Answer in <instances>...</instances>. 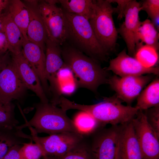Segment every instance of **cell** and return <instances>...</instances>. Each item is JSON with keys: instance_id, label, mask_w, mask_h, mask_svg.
Returning <instances> with one entry per match:
<instances>
[{"instance_id": "cell-1", "label": "cell", "mask_w": 159, "mask_h": 159, "mask_svg": "<svg viewBox=\"0 0 159 159\" xmlns=\"http://www.w3.org/2000/svg\"><path fill=\"white\" fill-rule=\"evenodd\" d=\"M64 64L78 80L77 85L96 92L101 85L107 83L109 77L99 62L65 42L62 45Z\"/></svg>"}, {"instance_id": "cell-2", "label": "cell", "mask_w": 159, "mask_h": 159, "mask_svg": "<svg viewBox=\"0 0 159 159\" xmlns=\"http://www.w3.org/2000/svg\"><path fill=\"white\" fill-rule=\"evenodd\" d=\"M63 11L65 42L99 62L106 61L109 54L97 40L89 21L63 9Z\"/></svg>"}, {"instance_id": "cell-3", "label": "cell", "mask_w": 159, "mask_h": 159, "mask_svg": "<svg viewBox=\"0 0 159 159\" xmlns=\"http://www.w3.org/2000/svg\"><path fill=\"white\" fill-rule=\"evenodd\" d=\"M116 95L105 97L97 103L85 105L69 101L68 110H77L91 115L102 127L108 124L111 125H124L132 121L139 110L136 107L124 105Z\"/></svg>"}, {"instance_id": "cell-4", "label": "cell", "mask_w": 159, "mask_h": 159, "mask_svg": "<svg viewBox=\"0 0 159 159\" xmlns=\"http://www.w3.org/2000/svg\"><path fill=\"white\" fill-rule=\"evenodd\" d=\"M36 112L32 119L23 127L32 126L33 131L49 135L63 132L78 133L72 120L67 115L66 111L51 103L40 102L35 105Z\"/></svg>"}, {"instance_id": "cell-5", "label": "cell", "mask_w": 159, "mask_h": 159, "mask_svg": "<svg viewBox=\"0 0 159 159\" xmlns=\"http://www.w3.org/2000/svg\"><path fill=\"white\" fill-rule=\"evenodd\" d=\"M94 10L89 21L99 43L109 55L115 51L118 32L112 14L117 12L109 0H93Z\"/></svg>"}, {"instance_id": "cell-6", "label": "cell", "mask_w": 159, "mask_h": 159, "mask_svg": "<svg viewBox=\"0 0 159 159\" xmlns=\"http://www.w3.org/2000/svg\"><path fill=\"white\" fill-rule=\"evenodd\" d=\"M57 3L58 0L39 1V6L48 37L62 46L66 42L64 17Z\"/></svg>"}, {"instance_id": "cell-7", "label": "cell", "mask_w": 159, "mask_h": 159, "mask_svg": "<svg viewBox=\"0 0 159 159\" xmlns=\"http://www.w3.org/2000/svg\"><path fill=\"white\" fill-rule=\"evenodd\" d=\"M153 74L120 77L115 74L109 77L107 83L117 97L127 105H131L142 89L153 78Z\"/></svg>"}, {"instance_id": "cell-8", "label": "cell", "mask_w": 159, "mask_h": 159, "mask_svg": "<svg viewBox=\"0 0 159 159\" xmlns=\"http://www.w3.org/2000/svg\"><path fill=\"white\" fill-rule=\"evenodd\" d=\"M32 140L38 143L45 156L59 157L68 152L83 138L84 135L73 132H63L39 137L32 134Z\"/></svg>"}, {"instance_id": "cell-9", "label": "cell", "mask_w": 159, "mask_h": 159, "mask_svg": "<svg viewBox=\"0 0 159 159\" xmlns=\"http://www.w3.org/2000/svg\"><path fill=\"white\" fill-rule=\"evenodd\" d=\"M122 125L101 127L88 135L97 159H117V143Z\"/></svg>"}, {"instance_id": "cell-10", "label": "cell", "mask_w": 159, "mask_h": 159, "mask_svg": "<svg viewBox=\"0 0 159 159\" xmlns=\"http://www.w3.org/2000/svg\"><path fill=\"white\" fill-rule=\"evenodd\" d=\"M132 122L143 159H159V137L147 122L143 111L139 110Z\"/></svg>"}, {"instance_id": "cell-11", "label": "cell", "mask_w": 159, "mask_h": 159, "mask_svg": "<svg viewBox=\"0 0 159 159\" xmlns=\"http://www.w3.org/2000/svg\"><path fill=\"white\" fill-rule=\"evenodd\" d=\"M141 11L140 3L129 0L123 11L124 21L117 29L126 45L128 54L134 57L135 52V35L141 21L139 14Z\"/></svg>"}, {"instance_id": "cell-12", "label": "cell", "mask_w": 159, "mask_h": 159, "mask_svg": "<svg viewBox=\"0 0 159 159\" xmlns=\"http://www.w3.org/2000/svg\"><path fill=\"white\" fill-rule=\"evenodd\" d=\"M105 68L107 71H111L120 77L145 74L158 75L159 73L158 67L150 68L144 67L135 57L127 54L125 49L116 57L111 59L109 66Z\"/></svg>"}, {"instance_id": "cell-13", "label": "cell", "mask_w": 159, "mask_h": 159, "mask_svg": "<svg viewBox=\"0 0 159 159\" xmlns=\"http://www.w3.org/2000/svg\"><path fill=\"white\" fill-rule=\"evenodd\" d=\"M26 89L12 62L7 63L0 71V101L8 103L19 99Z\"/></svg>"}, {"instance_id": "cell-14", "label": "cell", "mask_w": 159, "mask_h": 159, "mask_svg": "<svg viewBox=\"0 0 159 159\" xmlns=\"http://www.w3.org/2000/svg\"><path fill=\"white\" fill-rule=\"evenodd\" d=\"M45 77L49 82L50 90L55 92L59 90L60 87L58 72L64 65L62 46L48 38L45 44Z\"/></svg>"}, {"instance_id": "cell-15", "label": "cell", "mask_w": 159, "mask_h": 159, "mask_svg": "<svg viewBox=\"0 0 159 159\" xmlns=\"http://www.w3.org/2000/svg\"><path fill=\"white\" fill-rule=\"evenodd\" d=\"M12 63L27 89L34 92L39 98L40 102H49L38 76L22 52L17 54H12Z\"/></svg>"}, {"instance_id": "cell-16", "label": "cell", "mask_w": 159, "mask_h": 159, "mask_svg": "<svg viewBox=\"0 0 159 159\" xmlns=\"http://www.w3.org/2000/svg\"><path fill=\"white\" fill-rule=\"evenodd\" d=\"M39 1L25 0L29 21L27 34L28 39L39 46L44 51L48 36L39 6Z\"/></svg>"}, {"instance_id": "cell-17", "label": "cell", "mask_w": 159, "mask_h": 159, "mask_svg": "<svg viewBox=\"0 0 159 159\" xmlns=\"http://www.w3.org/2000/svg\"><path fill=\"white\" fill-rule=\"evenodd\" d=\"M117 157V159H143L132 121L122 125L118 141Z\"/></svg>"}, {"instance_id": "cell-18", "label": "cell", "mask_w": 159, "mask_h": 159, "mask_svg": "<svg viewBox=\"0 0 159 159\" xmlns=\"http://www.w3.org/2000/svg\"><path fill=\"white\" fill-rule=\"evenodd\" d=\"M21 52L38 76L47 96L50 95L49 84L45 75V54L44 51L36 44L24 39Z\"/></svg>"}, {"instance_id": "cell-19", "label": "cell", "mask_w": 159, "mask_h": 159, "mask_svg": "<svg viewBox=\"0 0 159 159\" xmlns=\"http://www.w3.org/2000/svg\"><path fill=\"white\" fill-rule=\"evenodd\" d=\"M1 30L5 34L8 44V50L12 54L21 51L24 38L18 27L7 11L0 17Z\"/></svg>"}, {"instance_id": "cell-20", "label": "cell", "mask_w": 159, "mask_h": 159, "mask_svg": "<svg viewBox=\"0 0 159 159\" xmlns=\"http://www.w3.org/2000/svg\"><path fill=\"white\" fill-rule=\"evenodd\" d=\"M18 126L13 129L0 128V159H2L9 149L16 145H22L32 136L24 133Z\"/></svg>"}, {"instance_id": "cell-21", "label": "cell", "mask_w": 159, "mask_h": 159, "mask_svg": "<svg viewBox=\"0 0 159 159\" xmlns=\"http://www.w3.org/2000/svg\"><path fill=\"white\" fill-rule=\"evenodd\" d=\"M7 11L20 30L24 39L28 40L27 31L29 21L28 10L24 3L19 0H9Z\"/></svg>"}, {"instance_id": "cell-22", "label": "cell", "mask_w": 159, "mask_h": 159, "mask_svg": "<svg viewBox=\"0 0 159 159\" xmlns=\"http://www.w3.org/2000/svg\"><path fill=\"white\" fill-rule=\"evenodd\" d=\"M159 106V79L157 77L142 91L137 98L135 107L144 111Z\"/></svg>"}, {"instance_id": "cell-23", "label": "cell", "mask_w": 159, "mask_h": 159, "mask_svg": "<svg viewBox=\"0 0 159 159\" xmlns=\"http://www.w3.org/2000/svg\"><path fill=\"white\" fill-rule=\"evenodd\" d=\"M159 33L151 20L146 19L141 22L135 35V45L139 43L154 47L159 49Z\"/></svg>"}, {"instance_id": "cell-24", "label": "cell", "mask_w": 159, "mask_h": 159, "mask_svg": "<svg viewBox=\"0 0 159 159\" xmlns=\"http://www.w3.org/2000/svg\"><path fill=\"white\" fill-rule=\"evenodd\" d=\"M59 2L64 11L83 17L89 21L92 15L93 0H59Z\"/></svg>"}, {"instance_id": "cell-25", "label": "cell", "mask_w": 159, "mask_h": 159, "mask_svg": "<svg viewBox=\"0 0 159 159\" xmlns=\"http://www.w3.org/2000/svg\"><path fill=\"white\" fill-rule=\"evenodd\" d=\"M47 157L48 159H97L88 135H84L81 141L64 155L59 157Z\"/></svg>"}, {"instance_id": "cell-26", "label": "cell", "mask_w": 159, "mask_h": 159, "mask_svg": "<svg viewBox=\"0 0 159 159\" xmlns=\"http://www.w3.org/2000/svg\"><path fill=\"white\" fill-rule=\"evenodd\" d=\"M72 120L78 133L84 135H89L102 127L91 115L82 111L77 113Z\"/></svg>"}, {"instance_id": "cell-27", "label": "cell", "mask_w": 159, "mask_h": 159, "mask_svg": "<svg viewBox=\"0 0 159 159\" xmlns=\"http://www.w3.org/2000/svg\"><path fill=\"white\" fill-rule=\"evenodd\" d=\"M158 50L153 47L140 43L135 45L134 57L144 67H153L158 61Z\"/></svg>"}, {"instance_id": "cell-28", "label": "cell", "mask_w": 159, "mask_h": 159, "mask_svg": "<svg viewBox=\"0 0 159 159\" xmlns=\"http://www.w3.org/2000/svg\"><path fill=\"white\" fill-rule=\"evenodd\" d=\"M14 108L11 102L0 101V128L11 129L18 126L19 122L15 117Z\"/></svg>"}, {"instance_id": "cell-29", "label": "cell", "mask_w": 159, "mask_h": 159, "mask_svg": "<svg viewBox=\"0 0 159 159\" xmlns=\"http://www.w3.org/2000/svg\"><path fill=\"white\" fill-rule=\"evenodd\" d=\"M141 10L145 11L158 31L159 30V0H145L141 4Z\"/></svg>"}, {"instance_id": "cell-30", "label": "cell", "mask_w": 159, "mask_h": 159, "mask_svg": "<svg viewBox=\"0 0 159 159\" xmlns=\"http://www.w3.org/2000/svg\"><path fill=\"white\" fill-rule=\"evenodd\" d=\"M22 159H39L45 156L40 145L37 143H24L20 150Z\"/></svg>"}, {"instance_id": "cell-31", "label": "cell", "mask_w": 159, "mask_h": 159, "mask_svg": "<svg viewBox=\"0 0 159 159\" xmlns=\"http://www.w3.org/2000/svg\"><path fill=\"white\" fill-rule=\"evenodd\" d=\"M143 111L147 122L159 137V106Z\"/></svg>"}, {"instance_id": "cell-32", "label": "cell", "mask_w": 159, "mask_h": 159, "mask_svg": "<svg viewBox=\"0 0 159 159\" xmlns=\"http://www.w3.org/2000/svg\"><path fill=\"white\" fill-rule=\"evenodd\" d=\"M22 145H16L12 146L2 159H22L20 150Z\"/></svg>"}, {"instance_id": "cell-33", "label": "cell", "mask_w": 159, "mask_h": 159, "mask_svg": "<svg viewBox=\"0 0 159 159\" xmlns=\"http://www.w3.org/2000/svg\"><path fill=\"white\" fill-rule=\"evenodd\" d=\"M8 50V44L4 33L0 30V53H4Z\"/></svg>"}, {"instance_id": "cell-34", "label": "cell", "mask_w": 159, "mask_h": 159, "mask_svg": "<svg viewBox=\"0 0 159 159\" xmlns=\"http://www.w3.org/2000/svg\"><path fill=\"white\" fill-rule=\"evenodd\" d=\"M9 0H0V17L4 13V11L6 10Z\"/></svg>"}, {"instance_id": "cell-35", "label": "cell", "mask_w": 159, "mask_h": 159, "mask_svg": "<svg viewBox=\"0 0 159 159\" xmlns=\"http://www.w3.org/2000/svg\"><path fill=\"white\" fill-rule=\"evenodd\" d=\"M0 53V71L7 64L6 57Z\"/></svg>"}, {"instance_id": "cell-36", "label": "cell", "mask_w": 159, "mask_h": 159, "mask_svg": "<svg viewBox=\"0 0 159 159\" xmlns=\"http://www.w3.org/2000/svg\"><path fill=\"white\" fill-rule=\"evenodd\" d=\"M44 159H48L47 156H44Z\"/></svg>"}]
</instances>
